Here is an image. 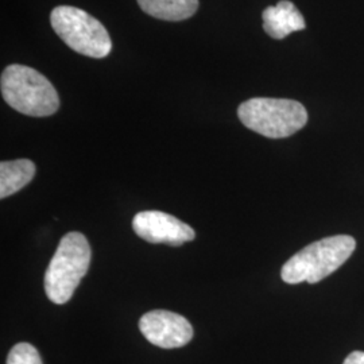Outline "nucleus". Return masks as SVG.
I'll return each mask as SVG.
<instances>
[{
	"instance_id": "f257e3e1",
	"label": "nucleus",
	"mask_w": 364,
	"mask_h": 364,
	"mask_svg": "<svg viewBox=\"0 0 364 364\" xmlns=\"http://www.w3.org/2000/svg\"><path fill=\"white\" fill-rule=\"evenodd\" d=\"M355 247L356 242L348 235L324 237L302 248L287 260L281 277L289 285L317 284L341 267L353 254Z\"/></svg>"
},
{
	"instance_id": "f03ea898",
	"label": "nucleus",
	"mask_w": 364,
	"mask_h": 364,
	"mask_svg": "<svg viewBox=\"0 0 364 364\" xmlns=\"http://www.w3.org/2000/svg\"><path fill=\"white\" fill-rule=\"evenodd\" d=\"M0 88L6 103L28 117H50L60 108V97L52 82L30 66H7Z\"/></svg>"
},
{
	"instance_id": "7ed1b4c3",
	"label": "nucleus",
	"mask_w": 364,
	"mask_h": 364,
	"mask_svg": "<svg viewBox=\"0 0 364 364\" xmlns=\"http://www.w3.org/2000/svg\"><path fill=\"white\" fill-rule=\"evenodd\" d=\"M91 258V247L84 235L66 234L45 274L48 299L57 305H64L72 299L80 281L90 269Z\"/></svg>"
},
{
	"instance_id": "20e7f679",
	"label": "nucleus",
	"mask_w": 364,
	"mask_h": 364,
	"mask_svg": "<svg viewBox=\"0 0 364 364\" xmlns=\"http://www.w3.org/2000/svg\"><path fill=\"white\" fill-rule=\"evenodd\" d=\"M240 122L266 138H287L305 127L308 112L305 107L289 99L254 97L237 108Z\"/></svg>"
},
{
	"instance_id": "39448f33",
	"label": "nucleus",
	"mask_w": 364,
	"mask_h": 364,
	"mask_svg": "<svg viewBox=\"0 0 364 364\" xmlns=\"http://www.w3.org/2000/svg\"><path fill=\"white\" fill-rule=\"evenodd\" d=\"M50 23L55 34L78 54L105 58L111 53L112 41L107 28L84 10L70 6L55 7Z\"/></svg>"
},
{
	"instance_id": "423d86ee",
	"label": "nucleus",
	"mask_w": 364,
	"mask_h": 364,
	"mask_svg": "<svg viewBox=\"0 0 364 364\" xmlns=\"http://www.w3.org/2000/svg\"><path fill=\"white\" fill-rule=\"evenodd\" d=\"M135 234L149 243H162L181 246L195 239L191 225L161 210H144L135 215L132 220Z\"/></svg>"
},
{
	"instance_id": "0eeeda50",
	"label": "nucleus",
	"mask_w": 364,
	"mask_h": 364,
	"mask_svg": "<svg viewBox=\"0 0 364 364\" xmlns=\"http://www.w3.org/2000/svg\"><path fill=\"white\" fill-rule=\"evenodd\" d=\"M139 329L151 344L165 350L183 347L193 338L191 323L169 311L146 313L139 320Z\"/></svg>"
},
{
	"instance_id": "6e6552de",
	"label": "nucleus",
	"mask_w": 364,
	"mask_h": 364,
	"mask_svg": "<svg viewBox=\"0 0 364 364\" xmlns=\"http://www.w3.org/2000/svg\"><path fill=\"white\" fill-rule=\"evenodd\" d=\"M263 30L274 39L287 38L294 31L306 27L299 9L289 0H281L277 6H269L262 14Z\"/></svg>"
},
{
	"instance_id": "1a4fd4ad",
	"label": "nucleus",
	"mask_w": 364,
	"mask_h": 364,
	"mask_svg": "<svg viewBox=\"0 0 364 364\" xmlns=\"http://www.w3.org/2000/svg\"><path fill=\"white\" fill-rule=\"evenodd\" d=\"M36 165L30 159L3 161L0 164V198L16 193L36 176Z\"/></svg>"
},
{
	"instance_id": "9d476101",
	"label": "nucleus",
	"mask_w": 364,
	"mask_h": 364,
	"mask_svg": "<svg viewBox=\"0 0 364 364\" xmlns=\"http://www.w3.org/2000/svg\"><path fill=\"white\" fill-rule=\"evenodd\" d=\"M144 13L156 19L180 22L195 15L198 0H138Z\"/></svg>"
},
{
	"instance_id": "9b49d317",
	"label": "nucleus",
	"mask_w": 364,
	"mask_h": 364,
	"mask_svg": "<svg viewBox=\"0 0 364 364\" xmlns=\"http://www.w3.org/2000/svg\"><path fill=\"white\" fill-rule=\"evenodd\" d=\"M7 364H43L36 347L28 343L14 346L7 358Z\"/></svg>"
},
{
	"instance_id": "f8f14e48",
	"label": "nucleus",
	"mask_w": 364,
	"mask_h": 364,
	"mask_svg": "<svg viewBox=\"0 0 364 364\" xmlns=\"http://www.w3.org/2000/svg\"><path fill=\"white\" fill-rule=\"evenodd\" d=\"M343 364H364V352L355 351L347 356Z\"/></svg>"
}]
</instances>
